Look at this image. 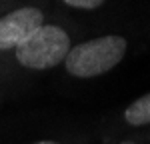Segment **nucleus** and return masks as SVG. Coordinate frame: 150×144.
Returning <instances> with one entry per match:
<instances>
[{"label":"nucleus","mask_w":150,"mask_h":144,"mask_svg":"<svg viewBox=\"0 0 150 144\" xmlns=\"http://www.w3.org/2000/svg\"><path fill=\"white\" fill-rule=\"evenodd\" d=\"M128 52V40L120 34H104L72 46L64 58V70L72 78H98L114 70Z\"/></svg>","instance_id":"f257e3e1"},{"label":"nucleus","mask_w":150,"mask_h":144,"mask_svg":"<svg viewBox=\"0 0 150 144\" xmlns=\"http://www.w3.org/2000/svg\"><path fill=\"white\" fill-rule=\"evenodd\" d=\"M70 48L72 40L66 28L44 22L24 44L14 50V60L26 70L44 72L62 64Z\"/></svg>","instance_id":"f03ea898"},{"label":"nucleus","mask_w":150,"mask_h":144,"mask_svg":"<svg viewBox=\"0 0 150 144\" xmlns=\"http://www.w3.org/2000/svg\"><path fill=\"white\" fill-rule=\"evenodd\" d=\"M46 22L36 6H20L0 16V52H14Z\"/></svg>","instance_id":"7ed1b4c3"},{"label":"nucleus","mask_w":150,"mask_h":144,"mask_svg":"<svg viewBox=\"0 0 150 144\" xmlns=\"http://www.w3.org/2000/svg\"><path fill=\"white\" fill-rule=\"evenodd\" d=\"M122 122L130 128H144L150 126V92L130 102L122 112Z\"/></svg>","instance_id":"20e7f679"},{"label":"nucleus","mask_w":150,"mask_h":144,"mask_svg":"<svg viewBox=\"0 0 150 144\" xmlns=\"http://www.w3.org/2000/svg\"><path fill=\"white\" fill-rule=\"evenodd\" d=\"M62 2L68 8H76V10H96L106 0H62Z\"/></svg>","instance_id":"39448f33"},{"label":"nucleus","mask_w":150,"mask_h":144,"mask_svg":"<svg viewBox=\"0 0 150 144\" xmlns=\"http://www.w3.org/2000/svg\"><path fill=\"white\" fill-rule=\"evenodd\" d=\"M32 144H62V142L52 140V138H46V140H36V142H32Z\"/></svg>","instance_id":"423d86ee"},{"label":"nucleus","mask_w":150,"mask_h":144,"mask_svg":"<svg viewBox=\"0 0 150 144\" xmlns=\"http://www.w3.org/2000/svg\"><path fill=\"white\" fill-rule=\"evenodd\" d=\"M118 144H138L136 140H130V138H126V140H120Z\"/></svg>","instance_id":"0eeeda50"}]
</instances>
